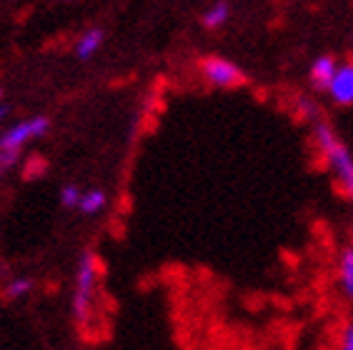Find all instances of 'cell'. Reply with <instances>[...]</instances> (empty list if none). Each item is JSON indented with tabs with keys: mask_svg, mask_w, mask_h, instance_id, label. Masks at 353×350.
Segmentation results:
<instances>
[{
	"mask_svg": "<svg viewBox=\"0 0 353 350\" xmlns=\"http://www.w3.org/2000/svg\"><path fill=\"white\" fill-rule=\"evenodd\" d=\"M316 143H319L321 153L326 158L328 168H331L333 178L341 185L343 196H348L353 200V155L351 150L339 141V135L333 133V128L328 123L316 121Z\"/></svg>",
	"mask_w": 353,
	"mask_h": 350,
	"instance_id": "6da1fadb",
	"label": "cell"
},
{
	"mask_svg": "<svg viewBox=\"0 0 353 350\" xmlns=\"http://www.w3.org/2000/svg\"><path fill=\"white\" fill-rule=\"evenodd\" d=\"M95 288H98V260L93 250H83L78 258L73 288V318L78 325H85L93 316Z\"/></svg>",
	"mask_w": 353,
	"mask_h": 350,
	"instance_id": "7a4b0ae2",
	"label": "cell"
},
{
	"mask_svg": "<svg viewBox=\"0 0 353 350\" xmlns=\"http://www.w3.org/2000/svg\"><path fill=\"white\" fill-rule=\"evenodd\" d=\"M50 130V118L48 115H33L26 121H18L15 125L6 128L0 133V150H18L23 153L30 141H38Z\"/></svg>",
	"mask_w": 353,
	"mask_h": 350,
	"instance_id": "3957f363",
	"label": "cell"
},
{
	"mask_svg": "<svg viewBox=\"0 0 353 350\" xmlns=\"http://www.w3.org/2000/svg\"><path fill=\"white\" fill-rule=\"evenodd\" d=\"M201 73L213 88H221V90H233V88H241L245 83V73L228 58H221V55H208L201 61Z\"/></svg>",
	"mask_w": 353,
	"mask_h": 350,
	"instance_id": "277c9868",
	"label": "cell"
},
{
	"mask_svg": "<svg viewBox=\"0 0 353 350\" xmlns=\"http://www.w3.org/2000/svg\"><path fill=\"white\" fill-rule=\"evenodd\" d=\"M328 95L339 105H353V63H341L328 85Z\"/></svg>",
	"mask_w": 353,
	"mask_h": 350,
	"instance_id": "5b68a950",
	"label": "cell"
},
{
	"mask_svg": "<svg viewBox=\"0 0 353 350\" xmlns=\"http://www.w3.org/2000/svg\"><path fill=\"white\" fill-rule=\"evenodd\" d=\"M103 41H105L103 28L93 25V28H88V30H83V33L78 35V41H75V58H78V61H90V58L103 48Z\"/></svg>",
	"mask_w": 353,
	"mask_h": 350,
	"instance_id": "8992f818",
	"label": "cell"
},
{
	"mask_svg": "<svg viewBox=\"0 0 353 350\" xmlns=\"http://www.w3.org/2000/svg\"><path fill=\"white\" fill-rule=\"evenodd\" d=\"M336 70H339V63H336V58L333 55H319L316 61H313L311 65V83L319 90H328V85H331L333 75H336Z\"/></svg>",
	"mask_w": 353,
	"mask_h": 350,
	"instance_id": "52a82bcc",
	"label": "cell"
},
{
	"mask_svg": "<svg viewBox=\"0 0 353 350\" xmlns=\"http://www.w3.org/2000/svg\"><path fill=\"white\" fill-rule=\"evenodd\" d=\"M105 205H108V196H105V190L90 188V190H85V193H81L78 210H81L83 216H98V213H103Z\"/></svg>",
	"mask_w": 353,
	"mask_h": 350,
	"instance_id": "ba28073f",
	"label": "cell"
},
{
	"mask_svg": "<svg viewBox=\"0 0 353 350\" xmlns=\"http://www.w3.org/2000/svg\"><path fill=\"white\" fill-rule=\"evenodd\" d=\"M231 18V6L228 3H213L211 8H205L203 15H201V23L208 30H216V28H223Z\"/></svg>",
	"mask_w": 353,
	"mask_h": 350,
	"instance_id": "9c48e42d",
	"label": "cell"
},
{
	"mask_svg": "<svg viewBox=\"0 0 353 350\" xmlns=\"http://www.w3.org/2000/svg\"><path fill=\"white\" fill-rule=\"evenodd\" d=\"M339 283L346 298L353 300V248H346L339 258Z\"/></svg>",
	"mask_w": 353,
	"mask_h": 350,
	"instance_id": "30bf717a",
	"label": "cell"
},
{
	"mask_svg": "<svg viewBox=\"0 0 353 350\" xmlns=\"http://www.w3.org/2000/svg\"><path fill=\"white\" fill-rule=\"evenodd\" d=\"M30 290H33V280L28 276H18L3 288V298L6 300H18V298H26Z\"/></svg>",
	"mask_w": 353,
	"mask_h": 350,
	"instance_id": "8fae6325",
	"label": "cell"
},
{
	"mask_svg": "<svg viewBox=\"0 0 353 350\" xmlns=\"http://www.w3.org/2000/svg\"><path fill=\"white\" fill-rule=\"evenodd\" d=\"M78 203H81V190H78V185H73V183L63 185V190H61L63 208H78Z\"/></svg>",
	"mask_w": 353,
	"mask_h": 350,
	"instance_id": "7c38bea8",
	"label": "cell"
},
{
	"mask_svg": "<svg viewBox=\"0 0 353 350\" xmlns=\"http://www.w3.org/2000/svg\"><path fill=\"white\" fill-rule=\"evenodd\" d=\"M21 161V153L18 150H0V178L8 173V170H13Z\"/></svg>",
	"mask_w": 353,
	"mask_h": 350,
	"instance_id": "4fadbf2b",
	"label": "cell"
},
{
	"mask_svg": "<svg viewBox=\"0 0 353 350\" xmlns=\"http://www.w3.org/2000/svg\"><path fill=\"white\" fill-rule=\"evenodd\" d=\"M341 350H353V323L343 328V336H341Z\"/></svg>",
	"mask_w": 353,
	"mask_h": 350,
	"instance_id": "5bb4252c",
	"label": "cell"
},
{
	"mask_svg": "<svg viewBox=\"0 0 353 350\" xmlns=\"http://www.w3.org/2000/svg\"><path fill=\"white\" fill-rule=\"evenodd\" d=\"M6 115H8V108H6V105H0V123L6 121Z\"/></svg>",
	"mask_w": 353,
	"mask_h": 350,
	"instance_id": "9a60e30c",
	"label": "cell"
},
{
	"mask_svg": "<svg viewBox=\"0 0 353 350\" xmlns=\"http://www.w3.org/2000/svg\"><path fill=\"white\" fill-rule=\"evenodd\" d=\"M0 101H3V85H0Z\"/></svg>",
	"mask_w": 353,
	"mask_h": 350,
	"instance_id": "2e32d148",
	"label": "cell"
}]
</instances>
